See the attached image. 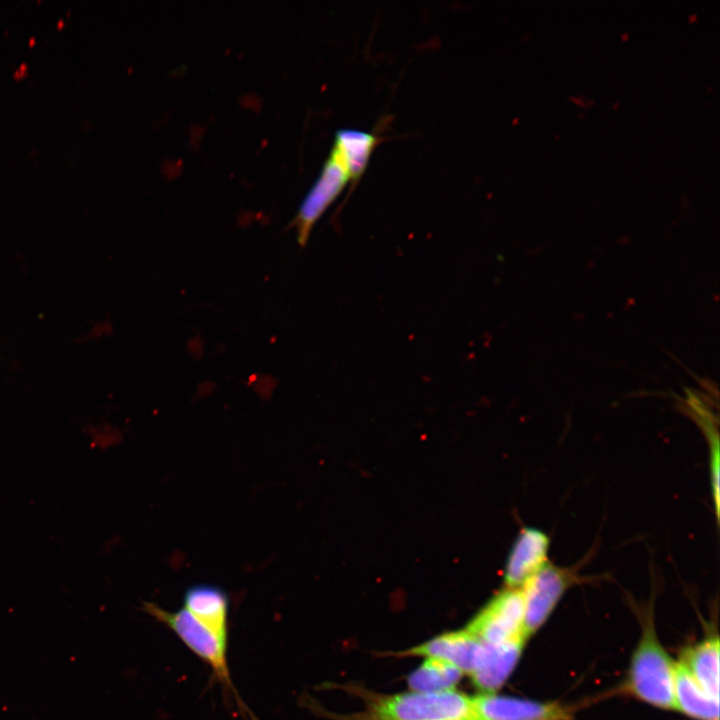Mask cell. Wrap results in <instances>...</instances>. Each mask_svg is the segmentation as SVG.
I'll return each instance as SVG.
<instances>
[{"instance_id": "6da1fadb", "label": "cell", "mask_w": 720, "mask_h": 720, "mask_svg": "<svg viewBox=\"0 0 720 720\" xmlns=\"http://www.w3.org/2000/svg\"><path fill=\"white\" fill-rule=\"evenodd\" d=\"M676 661L661 644L648 613L635 647L624 688L640 701L664 710H674L673 691Z\"/></svg>"}, {"instance_id": "7a4b0ae2", "label": "cell", "mask_w": 720, "mask_h": 720, "mask_svg": "<svg viewBox=\"0 0 720 720\" xmlns=\"http://www.w3.org/2000/svg\"><path fill=\"white\" fill-rule=\"evenodd\" d=\"M143 610L174 631L194 654L210 666L216 680L223 686L225 693L233 697L243 716L257 720L233 685L226 657L227 641L220 639L184 608L171 612L153 602H144Z\"/></svg>"}, {"instance_id": "3957f363", "label": "cell", "mask_w": 720, "mask_h": 720, "mask_svg": "<svg viewBox=\"0 0 720 720\" xmlns=\"http://www.w3.org/2000/svg\"><path fill=\"white\" fill-rule=\"evenodd\" d=\"M368 704L375 720H478L472 697L455 690L375 695Z\"/></svg>"}, {"instance_id": "277c9868", "label": "cell", "mask_w": 720, "mask_h": 720, "mask_svg": "<svg viewBox=\"0 0 720 720\" xmlns=\"http://www.w3.org/2000/svg\"><path fill=\"white\" fill-rule=\"evenodd\" d=\"M524 598L521 588H508L491 599L465 628L482 642L499 645L528 637L524 630Z\"/></svg>"}, {"instance_id": "5b68a950", "label": "cell", "mask_w": 720, "mask_h": 720, "mask_svg": "<svg viewBox=\"0 0 720 720\" xmlns=\"http://www.w3.org/2000/svg\"><path fill=\"white\" fill-rule=\"evenodd\" d=\"M574 578L569 569L548 562L520 587L525 607L524 630L528 638L547 621L574 583Z\"/></svg>"}, {"instance_id": "8992f818", "label": "cell", "mask_w": 720, "mask_h": 720, "mask_svg": "<svg viewBox=\"0 0 720 720\" xmlns=\"http://www.w3.org/2000/svg\"><path fill=\"white\" fill-rule=\"evenodd\" d=\"M350 182L348 173L337 156L330 151L319 176L302 200L290 223L297 234V242L304 247L311 231L327 208L338 198Z\"/></svg>"}, {"instance_id": "52a82bcc", "label": "cell", "mask_w": 720, "mask_h": 720, "mask_svg": "<svg viewBox=\"0 0 720 720\" xmlns=\"http://www.w3.org/2000/svg\"><path fill=\"white\" fill-rule=\"evenodd\" d=\"M478 720H569L570 712L559 703L482 693L472 697Z\"/></svg>"}, {"instance_id": "ba28073f", "label": "cell", "mask_w": 720, "mask_h": 720, "mask_svg": "<svg viewBox=\"0 0 720 720\" xmlns=\"http://www.w3.org/2000/svg\"><path fill=\"white\" fill-rule=\"evenodd\" d=\"M550 538L542 530L525 527L513 542L504 568V582L508 588L521 587L548 561Z\"/></svg>"}, {"instance_id": "9c48e42d", "label": "cell", "mask_w": 720, "mask_h": 720, "mask_svg": "<svg viewBox=\"0 0 720 720\" xmlns=\"http://www.w3.org/2000/svg\"><path fill=\"white\" fill-rule=\"evenodd\" d=\"M484 647V642L463 629L439 635L402 654L443 660L471 675L479 664Z\"/></svg>"}, {"instance_id": "30bf717a", "label": "cell", "mask_w": 720, "mask_h": 720, "mask_svg": "<svg viewBox=\"0 0 720 720\" xmlns=\"http://www.w3.org/2000/svg\"><path fill=\"white\" fill-rule=\"evenodd\" d=\"M526 642L519 638L499 645L484 643L483 655L471 674L473 685L482 693H495L511 675Z\"/></svg>"}, {"instance_id": "8fae6325", "label": "cell", "mask_w": 720, "mask_h": 720, "mask_svg": "<svg viewBox=\"0 0 720 720\" xmlns=\"http://www.w3.org/2000/svg\"><path fill=\"white\" fill-rule=\"evenodd\" d=\"M184 609L220 639H228L229 597L218 586L196 584L184 593Z\"/></svg>"}, {"instance_id": "7c38bea8", "label": "cell", "mask_w": 720, "mask_h": 720, "mask_svg": "<svg viewBox=\"0 0 720 720\" xmlns=\"http://www.w3.org/2000/svg\"><path fill=\"white\" fill-rule=\"evenodd\" d=\"M382 140L383 137L376 129L364 131L342 128L336 131L331 152L346 169L352 183L351 187L355 186L362 177L371 154Z\"/></svg>"}, {"instance_id": "4fadbf2b", "label": "cell", "mask_w": 720, "mask_h": 720, "mask_svg": "<svg viewBox=\"0 0 720 720\" xmlns=\"http://www.w3.org/2000/svg\"><path fill=\"white\" fill-rule=\"evenodd\" d=\"M674 710L694 720H719V699L708 694L685 665L676 661Z\"/></svg>"}, {"instance_id": "5bb4252c", "label": "cell", "mask_w": 720, "mask_h": 720, "mask_svg": "<svg viewBox=\"0 0 720 720\" xmlns=\"http://www.w3.org/2000/svg\"><path fill=\"white\" fill-rule=\"evenodd\" d=\"M719 637L710 635L686 649L679 659L712 697L719 699Z\"/></svg>"}, {"instance_id": "9a60e30c", "label": "cell", "mask_w": 720, "mask_h": 720, "mask_svg": "<svg viewBox=\"0 0 720 720\" xmlns=\"http://www.w3.org/2000/svg\"><path fill=\"white\" fill-rule=\"evenodd\" d=\"M463 672L456 666L435 658L426 659L407 678L413 692L433 693L454 690Z\"/></svg>"}, {"instance_id": "2e32d148", "label": "cell", "mask_w": 720, "mask_h": 720, "mask_svg": "<svg viewBox=\"0 0 720 720\" xmlns=\"http://www.w3.org/2000/svg\"><path fill=\"white\" fill-rule=\"evenodd\" d=\"M687 405L691 410L697 423L701 426L707 437L710 448V475L712 487V499L715 508V514L719 517V434L717 421L714 422V416L708 409L707 405L695 393H687Z\"/></svg>"}, {"instance_id": "e0dca14e", "label": "cell", "mask_w": 720, "mask_h": 720, "mask_svg": "<svg viewBox=\"0 0 720 720\" xmlns=\"http://www.w3.org/2000/svg\"><path fill=\"white\" fill-rule=\"evenodd\" d=\"M356 720H375V719H373V718H371V717H369V716H366L365 718H360V717H359V719H356Z\"/></svg>"}]
</instances>
